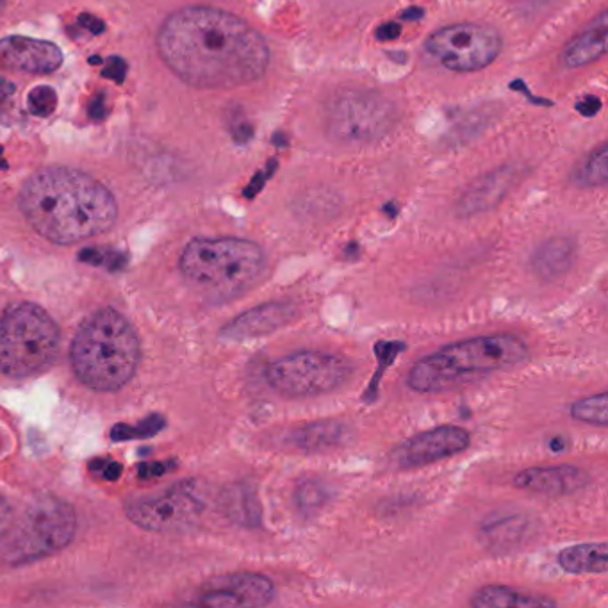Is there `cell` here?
<instances>
[{"label": "cell", "instance_id": "28", "mask_svg": "<svg viewBox=\"0 0 608 608\" xmlns=\"http://www.w3.org/2000/svg\"><path fill=\"white\" fill-rule=\"evenodd\" d=\"M403 350H405V343H402V341H378L377 345H375V355H377L378 361L377 373L373 375L370 387L364 393V402L377 400L380 378L384 375V371L387 370V366L393 364L396 357L402 354Z\"/></svg>", "mask_w": 608, "mask_h": 608}, {"label": "cell", "instance_id": "16", "mask_svg": "<svg viewBox=\"0 0 608 608\" xmlns=\"http://www.w3.org/2000/svg\"><path fill=\"white\" fill-rule=\"evenodd\" d=\"M591 482V475L585 469L576 468L571 464H559L548 468L537 466V468L523 469L514 477L512 484L521 491L560 498L584 491Z\"/></svg>", "mask_w": 608, "mask_h": 608}, {"label": "cell", "instance_id": "15", "mask_svg": "<svg viewBox=\"0 0 608 608\" xmlns=\"http://www.w3.org/2000/svg\"><path fill=\"white\" fill-rule=\"evenodd\" d=\"M298 316V307L289 300L257 305L239 314L222 329L225 341H250L275 334Z\"/></svg>", "mask_w": 608, "mask_h": 608}, {"label": "cell", "instance_id": "17", "mask_svg": "<svg viewBox=\"0 0 608 608\" xmlns=\"http://www.w3.org/2000/svg\"><path fill=\"white\" fill-rule=\"evenodd\" d=\"M521 177L523 168L516 165L502 166L493 172L485 173L484 177L477 179L464 191L457 204V213L469 218L491 211L509 195L510 189L521 181Z\"/></svg>", "mask_w": 608, "mask_h": 608}, {"label": "cell", "instance_id": "11", "mask_svg": "<svg viewBox=\"0 0 608 608\" xmlns=\"http://www.w3.org/2000/svg\"><path fill=\"white\" fill-rule=\"evenodd\" d=\"M202 510L204 500L195 484H179L165 493L129 503L127 516L147 532L172 534L195 523Z\"/></svg>", "mask_w": 608, "mask_h": 608}, {"label": "cell", "instance_id": "36", "mask_svg": "<svg viewBox=\"0 0 608 608\" xmlns=\"http://www.w3.org/2000/svg\"><path fill=\"white\" fill-rule=\"evenodd\" d=\"M88 113H90L91 120H104L107 115L106 102H104V95H99L97 99H93L88 107Z\"/></svg>", "mask_w": 608, "mask_h": 608}, {"label": "cell", "instance_id": "18", "mask_svg": "<svg viewBox=\"0 0 608 608\" xmlns=\"http://www.w3.org/2000/svg\"><path fill=\"white\" fill-rule=\"evenodd\" d=\"M532 530L534 521L525 514H493L480 526L478 539L493 553H512L525 546Z\"/></svg>", "mask_w": 608, "mask_h": 608}, {"label": "cell", "instance_id": "39", "mask_svg": "<svg viewBox=\"0 0 608 608\" xmlns=\"http://www.w3.org/2000/svg\"><path fill=\"white\" fill-rule=\"evenodd\" d=\"M400 34V27L395 24L384 25L382 29H378V38L382 40H391Z\"/></svg>", "mask_w": 608, "mask_h": 608}, {"label": "cell", "instance_id": "5", "mask_svg": "<svg viewBox=\"0 0 608 608\" xmlns=\"http://www.w3.org/2000/svg\"><path fill=\"white\" fill-rule=\"evenodd\" d=\"M181 272L204 295L227 300L247 291L266 264L263 248L243 238H195L181 255Z\"/></svg>", "mask_w": 608, "mask_h": 608}, {"label": "cell", "instance_id": "6", "mask_svg": "<svg viewBox=\"0 0 608 608\" xmlns=\"http://www.w3.org/2000/svg\"><path fill=\"white\" fill-rule=\"evenodd\" d=\"M59 343L58 325L43 307L11 305L0 318V371L11 378L42 375L56 361Z\"/></svg>", "mask_w": 608, "mask_h": 608}, {"label": "cell", "instance_id": "13", "mask_svg": "<svg viewBox=\"0 0 608 608\" xmlns=\"http://www.w3.org/2000/svg\"><path fill=\"white\" fill-rule=\"evenodd\" d=\"M471 437L466 428L443 425L407 439L393 452L396 468L414 469L443 461L468 450Z\"/></svg>", "mask_w": 608, "mask_h": 608}, {"label": "cell", "instance_id": "14", "mask_svg": "<svg viewBox=\"0 0 608 608\" xmlns=\"http://www.w3.org/2000/svg\"><path fill=\"white\" fill-rule=\"evenodd\" d=\"M63 65V52L54 43L27 36L0 40V70L24 74H52Z\"/></svg>", "mask_w": 608, "mask_h": 608}, {"label": "cell", "instance_id": "22", "mask_svg": "<svg viewBox=\"0 0 608 608\" xmlns=\"http://www.w3.org/2000/svg\"><path fill=\"white\" fill-rule=\"evenodd\" d=\"M471 605L477 608H544L557 607V601L544 594L518 591L505 585H487L475 592Z\"/></svg>", "mask_w": 608, "mask_h": 608}, {"label": "cell", "instance_id": "24", "mask_svg": "<svg viewBox=\"0 0 608 608\" xmlns=\"http://www.w3.org/2000/svg\"><path fill=\"white\" fill-rule=\"evenodd\" d=\"M223 512L247 528H257L263 523V509L254 487L248 484H234L223 494Z\"/></svg>", "mask_w": 608, "mask_h": 608}, {"label": "cell", "instance_id": "19", "mask_svg": "<svg viewBox=\"0 0 608 608\" xmlns=\"http://www.w3.org/2000/svg\"><path fill=\"white\" fill-rule=\"evenodd\" d=\"M352 428L343 421L321 420L305 423L288 436V443L302 452L316 453L336 450L350 443Z\"/></svg>", "mask_w": 608, "mask_h": 608}, {"label": "cell", "instance_id": "29", "mask_svg": "<svg viewBox=\"0 0 608 608\" xmlns=\"http://www.w3.org/2000/svg\"><path fill=\"white\" fill-rule=\"evenodd\" d=\"M165 427V420L161 416H150L145 421H141L136 427L129 425H116L111 432L113 441H127V439H143V437L156 436L159 430Z\"/></svg>", "mask_w": 608, "mask_h": 608}, {"label": "cell", "instance_id": "25", "mask_svg": "<svg viewBox=\"0 0 608 608\" xmlns=\"http://www.w3.org/2000/svg\"><path fill=\"white\" fill-rule=\"evenodd\" d=\"M608 181V145L601 143L600 147L592 150L582 165H578L571 182L578 188H601Z\"/></svg>", "mask_w": 608, "mask_h": 608}, {"label": "cell", "instance_id": "32", "mask_svg": "<svg viewBox=\"0 0 608 608\" xmlns=\"http://www.w3.org/2000/svg\"><path fill=\"white\" fill-rule=\"evenodd\" d=\"M127 70H129V66L124 59L113 56V58L107 59L106 66L102 68V77L113 81V83L122 84L127 77Z\"/></svg>", "mask_w": 608, "mask_h": 608}, {"label": "cell", "instance_id": "12", "mask_svg": "<svg viewBox=\"0 0 608 608\" xmlns=\"http://www.w3.org/2000/svg\"><path fill=\"white\" fill-rule=\"evenodd\" d=\"M277 596L275 584L259 573L216 576L197 594L195 605L207 608H255L270 605Z\"/></svg>", "mask_w": 608, "mask_h": 608}, {"label": "cell", "instance_id": "23", "mask_svg": "<svg viewBox=\"0 0 608 608\" xmlns=\"http://www.w3.org/2000/svg\"><path fill=\"white\" fill-rule=\"evenodd\" d=\"M559 566L569 575H605L608 571L607 543H585L560 551Z\"/></svg>", "mask_w": 608, "mask_h": 608}, {"label": "cell", "instance_id": "30", "mask_svg": "<svg viewBox=\"0 0 608 608\" xmlns=\"http://www.w3.org/2000/svg\"><path fill=\"white\" fill-rule=\"evenodd\" d=\"M27 106L36 116H50L58 107V93L50 86H38L27 97Z\"/></svg>", "mask_w": 608, "mask_h": 608}, {"label": "cell", "instance_id": "1", "mask_svg": "<svg viewBox=\"0 0 608 608\" xmlns=\"http://www.w3.org/2000/svg\"><path fill=\"white\" fill-rule=\"evenodd\" d=\"M157 50L182 83L231 90L263 79L270 47L263 34L225 9L188 6L166 18Z\"/></svg>", "mask_w": 608, "mask_h": 608}, {"label": "cell", "instance_id": "38", "mask_svg": "<svg viewBox=\"0 0 608 608\" xmlns=\"http://www.w3.org/2000/svg\"><path fill=\"white\" fill-rule=\"evenodd\" d=\"M601 109V100L598 97H587L578 104V111L584 116H594Z\"/></svg>", "mask_w": 608, "mask_h": 608}, {"label": "cell", "instance_id": "7", "mask_svg": "<svg viewBox=\"0 0 608 608\" xmlns=\"http://www.w3.org/2000/svg\"><path fill=\"white\" fill-rule=\"evenodd\" d=\"M77 530L75 512L56 496H38L24 510L22 518L11 523L0 541L2 559L13 566L45 559L65 550L74 541Z\"/></svg>", "mask_w": 608, "mask_h": 608}, {"label": "cell", "instance_id": "42", "mask_svg": "<svg viewBox=\"0 0 608 608\" xmlns=\"http://www.w3.org/2000/svg\"><path fill=\"white\" fill-rule=\"evenodd\" d=\"M6 161H4V150L0 147V170H4L6 168Z\"/></svg>", "mask_w": 608, "mask_h": 608}, {"label": "cell", "instance_id": "10", "mask_svg": "<svg viewBox=\"0 0 608 608\" xmlns=\"http://www.w3.org/2000/svg\"><path fill=\"white\" fill-rule=\"evenodd\" d=\"M425 49L444 68L471 74L493 65L502 52L503 38L493 25L466 22L437 29L428 36Z\"/></svg>", "mask_w": 608, "mask_h": 608}, {"label": "cell", "instance_id": "41", "mask_svg": "<svg viewBox=\"0 0 608 608\" xmlns=\"http://www.w3.org/2000/svg\"><path fill=\"white\" fill-rule=\"evenodd\" d=\"M566 439L564 437H553L550 441V448L553 452H562V450H566Z\"/></svg>", "mask_w": 608, "mask_h": 608}, {"label": "cell", "instance_id": "8", "mask_svg": "<svg viewBox=\"0 0 608 608\" xmlns=\"http://www.w3.org/2000/svg\"><path fill=\"white\" fill-rule=\"evenodd\" d=\"M325 131L343 145H370L395 129L398 109L384 93L370 88L337 90L325 104Z\"/></svg>", "mask_w": 608, "mask_h": 608}, {"label": "cell", "instance_id": "27", "mask_svg": "<svg viewBox=\"0 0 608 608\" xmlns=\"http://www.w3.org/2000/svg\"><path fill=\"white\" fill-rule=\"evenodd\" d=\"M571 418L580 423L605 428L608 425V393L587 396L571 405Z\"/></svg>", "mask_w": 608, "mask_h": 608}, {"label": "cell", "instance_id": "21", "mask_svg": "<svg viewBox=\"0 0 608 608\" xmlns=\"http://www.w3.org/2000/svg\"><path fill=\"white\" fill-rule=\"evenodd\" d=\"M607 34V13H601L584 33L578 34L573 42L567 43L566 49L560 56L562 65L566 68H580L598 61L607 52Z\"/></svg>", "mask_w": 608, "mask_h": 608}, {"label": "cell", "instance_id": "20", "mask_svg": "<svg viewBox=\"0 0 608 608\" xmlns=\"http://www.w3.org/2000/svg\"><path fill=\"white\" fill-rule=\"evenodd\" d=\"M576 243L566 236H557L544 241L539 245L532 259L530 266L532 272L541 280H557L564 277L575 264Z\"/></svg>", "mask_w": 608, "mask_h": 608}, {"label": "cell", "instance_id": "43", "mask_svg": "<svg viewBox=\"0 0 608 608\" xmlns=\"http://www.w3.org/2000/svg\"><path fill=\"white\" fill-rule=\"evenodd\" d=\"M102 61H104V59H100L99 56H93V58H90L91 65H99V63H102Z\"/></svg>", "mask_w": 608, "mask_h": 608}, {"label": "cell", "instance_id": "35", "mask_svg": "<svg viewBox=\"0 0 608 608\" xmlns=\"http://www.w3.org/2000/svg\"><path fill=\"white\" fill-rule=\"evenodd\" d=\"M79 24L83 25L84 29L90 31L91 34H102L106 29V24L93 15H81Z\"/></svg>", "mask_w": 608, "mask_h": 608}, {"label": "cell", "instance_id": "33", "mask_svg": "<svg viewBox=\"0 0 608 608\" xmlns=\"http://www.w3.org/2000/svg\"><path fill=\"white\" fill-rule=\"evenodd\" d=\"M172 469V462H145L138 468V473L143 480H152V478L163 477Z\"/></svg>", "mask_w": 608, "mask_h": 608}, {"label": "cell", "instance_id": "9", "mask_svg": "<svg viewBox=\"0 0 608 608\" xmlns=\"http://www.w3.org/2000/svg\"><path fill=\"white\" fill-rule=\"evenodd\" d=\"M354 364L345 355L323 350H300L273 361L266 371V384L288 398L327 395L345 386Z\"/></svg>", "mask_w": 608, "mask_h": 608}, {"label": "cell", "instance_id": "44", "mask_svg": "<svg viewBox=\"0 0 608 608\" xmlns=\"http://www.w3.org/2000/svg\"><path fill=\"white\" fill-rule=\"evenodd\" d=\"M6 4H8V0H0V13H2V9L6 8Z\"/></svg>", "mask_w": 608, "mask_h": 608}, {"label": "cell", "instance_id": "3", "mask_svg": "<svg viewBox=\"0 0 608 608\" xmlns=\"http://www.w3.org/2000/svg\"><path fill=\"white\" fill-rule=\"evenodd\" d=\"M140 361V337L131 321L109 307L84 320L70 348L75 375L100 393H115L129 384Z\"/></svg>", "mask_w": 608, "mask_h": 608}, {"label": "cell", "instance_id": "4", "mask_svg": "<svg viewBox=\"0 0 608 608\" xmlns=\"http://www.w3.org/2000/svg\"><path fill=\"white\" fill-rule=\"evenodd\" d=\"M528 359L525 341L512 334H491L444 346L423 357L407 375V386L420 395H439L509 370Z\"/></svg>", "mask_w": 608, "mask_h": 608}, {"label": "cell", "instance_id": "31", "mask_svg": "<svg viewBox=\"0 0 608 608\" xmlns=\"http://www.w3.org/2000/svg\"><path fill=\"white\" fill-rule=\"evenodd\" d=\"M83 263L93 266H107V268H122L127 263V255L115 252V250H102V248H86L79 255Z\"/></svg>", "mask_w": 608, "mask_h": 608}, {"label": "cell", "instance_id": "34", "mask_svg": "<svg viewBox=\"0 0 608 608\" xmlns=\"http://www.w3.org/2000/svg\"><path fill=\"white\" fill-rule=\"evenodd\" d=\"M13 509H11V505H9L2 496H0V541L6 537L8 534L9 528H11V523H13Z\"/></svg>", "mask_w": 608, "mask_h": 608}, {"label": "cell", "instance_id": "37", "mask_svg": "<svg viewBox=\"0 0 608 608\" xmlns=\"http://www.w3.org/2000/svg\"><path fill=\"white\" fill-rule=\"evenodd\" d=\"M100 464H102V468H100V466H95V468H100L102 477L106 478V480H111V482H113V480H118L120 475H122V466H120L118 462L102 461Z\"/></svg>", "mask_w": 608, "mask_h": 608}, {"label": "cell", "instance_id": "26", "mask_svg": "<svg viewBox=\"0 0 608 608\" xmlns=\"http://www.w3.org/2000/svg\"><path fill=\"white\" fill-rule=\"evenodd\" d=\"M332 498V491L329 485L316 478H307L304 482H300L295 489L296 509L304 512L307 516H311L314 512H320Z\"/></svg>", "mask_w": 608, "mask_h": 608}, {"label": "cell", "instance_id": "40", "mask_svg": "<svg viewBox=\"0 0 608 608\" xmlns=\"http://www.w3.org/2000/svg\"><path fill=\"white\" fill-rule=\"evenodd\" d=\"M15 93V84L9 83L8 79L0 77V102L9 99Z\"/></svg>", "mask_w": 608, "mask_h": 608}, {"label": "cell", "instance_id": "2", "mask_svg": "<svg viewBox=\"0 0 608 608\" xmlns=\"http://www.w3.org/2000/svg\"><path fill=\"white\" fill-rule=\"evenodd\" d=\"M27 223L56 245H74L109 231L118 206L109 189L90 173L50 166L27 179L18 197Z\"/></svg>", "mask_w": 608, "mask_h": 608}]
</instances>
